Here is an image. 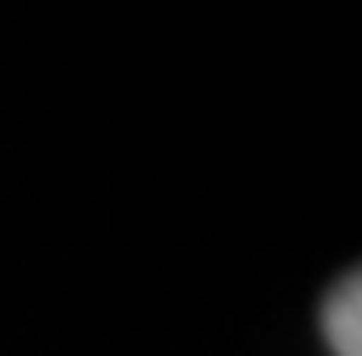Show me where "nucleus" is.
<instances>
[{"mask_svg": "<svg viewBox=\"0 0 362 356\" xmlns=\"http://www.w3.org/2000/svg\"><path fill=\"white\" fill-rule=\"evenodd\" d=\"M362 292H357V277H346L325 303V340L336 356H362Z\"/></svg>", "mask_w": 362, "mask_h": 356, "instance_id": "nucleus-1", "label": "nucleus"}]
</instances>
